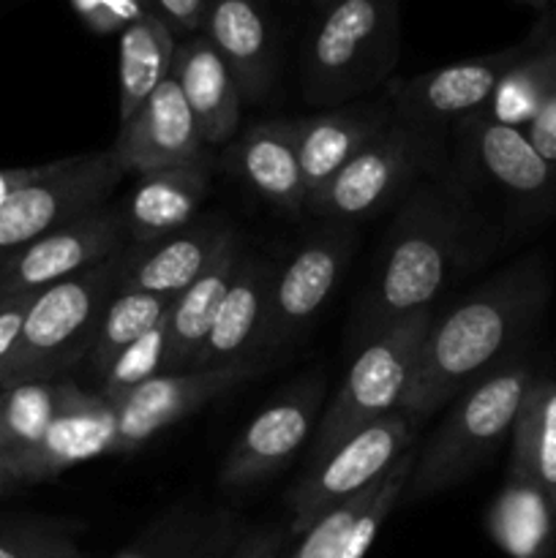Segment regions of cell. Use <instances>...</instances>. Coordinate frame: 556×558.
<instances>
[{
    "mask_svg": "<svg viewBox=\"0 0 556 558\" xmlns=\"http://www.w3.org/2000/svg\"><path fill=\"white\" fill-rule=\"evenodd\" d=\"M423 142L407 123H387L330 183L309 196L316 216L363 221L376 216L418 172Z\"/></svg>",
    "mask_w": 556,
    "mask_h": 558,
    "instance_id": "cell-10",
    "label": "cell"
},
{
    "mask_svg": "<svg viewBox=\"0 0 556 558\" xmlns=\"http://www.w3.org/2000/svg\"><path fill=\"white\" fill-rule=\"evenodd\" d=\"M238 82L245 104L270 96L278 69V41L267 0H210L202 27Z\"/></svg>",
    "mask_w": 556,
    "mask_h": 558,
    "instance_id": "cell-16",
    "label": "cell"
},
{
    "mask_svg": "<svg viewBox=\"0 0 556 558\" xmlns=\"http://www.w3.org/2000/svg\"><path fill=\"white\" fill-rule=\"evenodd\" d=\"M414 458H418V452L409 447V450L398 458L396 466L379 480L368 507H365V510L358 515V521L352 523V529H349L347 539H343L341 550H338L336 558H363L368 554L371 543H374L376 534H379L382 523L387 521L392 507L398 505V499H401L403 490H407V483L409 477H412V469H414Z\"/></svg>",
    "mask_w": 556,
    "mask_h": 558,
    "instance_id": "cell-33",
    "label": "cell"
},
{
    "mask_svg": "<svg viewBox=\"0 0 556 558\" xmlns=\"http://www.w3.org/2000/svg\"><path fill=\"white\" fill-rule=\"evenodd\" d=\"M463 142L469 158L507 194L529 202H545L556 194V167L540 156L523 129L478 112L463 118Z\"/></svg>",
    "mask_w": 556,
    "mask_h": 558,
    "instance_id": "cell-20",
    "label": "cell"
},
{
    "mask_svg": "<svg viewBox=\"0 0 556 558\" xmlns=\"http://www.w3.org/2000/svg\"><path fill=\"white\" fill-rule=\"evenodd\" d=\"M234 240L227 223H191L169 238L125 248L118 292H150L174 298L189 289Z\"/></svg>",
    "mask_w": 556,
    "mask_h": 558,
    "instance_id": "cell-18",
    "label": "cell"
},
{
    "mask_svg": "<svg viewBox=\"0 0 556 558\" xmlns=\"http://www.w3.org/2000/svg\"><path fill=\"white\" fill-rule=\"evenodd\" d=\"M256 368L259 365L238 363L221 365V368L172 371V374L147 379L145 385L129 392L112 398L107 396L114 407V420H118V439H114L112 456L140 450L158 430L169 428L185 414L196 412L207 401L232 390L234 385L249 379Z\"/></svg>",
    "mask_w": 556,
    "mask_h": 558,
    "instance_id": "cell-11",
    "label": "cell"
},
{
    "mask_svg": "<svg viewBox=\"0 0 556 558\" xmlns=\"http://www.w3.org/2000/svg\"><path fill=\"white\" fill-rule=\"evenodd\" d=\"M467 227L456 207L436 191H414L387 234L374 283L358 311L363 347L407 316L431 308L450 283L463 256Z\"/></svg>",
    "mask_w": 556,
    "mask_h": 558,
    "instance_id": "cell-2",
    "label": "cell"
},
{
    "mask_svg": "<svg viewBox=\"0 0 556 558\" xmlns=\"http://www.w3.org/2000/svg\"><path fill=\"white\" fill-rule=\"evenodd\" d=\"M387 123L390 112L379 104L330 109L311 118L289 120L309 196L330 183Z\"/></svg>",
    "mask_w": 556,
    "mask_h": 558,
    "instance_id": "cell-22",
    "label": "cell"
},
{
    "mask_svg": "<svg viewBox=\"0 0 556 558\" xmlns=\"http://www.w3.org/2000/svg\"><path fill=\"white\" fill-rule=\"evenodd\" d=\"M80 390L71 381H25L0 390V452L9 463L33 450Z\"/></svg>",
    "mask_w": 556,
    "mask_h": 558,
    "instance_id": "cell-30",
    "label": "cell"
},
{
    "mask_svg": "<svg viewBox=\"0 0 556 558\" xmlns=\"http://www.w3.org/2000/svg\"><path fill=\"white\" fill-rule=\"evenodd\" d=\"M76 14L96 33H123L131 22L153 14L142 0H71Z\"/></svg>",
    "mask_w": 556,
    "mask_h": 558,
    "instance_id": "cell-36",
    "label": "cell"
},
{
    "mask_svg": "<svg viewBox=\"0 0 556 558\" xmlns=\"http://www.w3.org/2000/svg\"><path fill=\"white\" fill-rule=\"evenodd\" d=\"M120 251L33 298L14 349L0 365V390L25 381H55L87 357L109 300L118 294Z\"/></svg>",
    "mask_w": 556,
    "mask_h": 558,
    "instance_id": "cell-5",
    "label": "cell"
},
{
    "mask_svg": "<svg viewBox=\"0 0 556 558\" xmlns=\"http://www.w3.org/2000/svg\"><path fill=\"white\" fill-rule=\"evenodd\" d=\"M309 3H314L316 5V9H325V5H330V3H336V0H309Z\"/></svg>",
    "mask_w": 556,
    "mask_h": 558,
    "instance_id": "cell-44",
    "label": "cell"
},
{
    "mask_svg": "<svg viewBox=\"0 0 556 558\" xmlns=\"http://www.w3.org/2000/svg\"><path fill=\"white\" fill-rule=\"evenodd\" d=\"M123 210L101 205L0 262V298L36 294L125 251Z\"/></svg>",
    "mask_w": 556,
    "mask_h": 558,
    "instance_id": "cell-9",
    "label": "cell"
},
{
    "mask_svg": "<svg viewBox=\"0 0 556 558\" xmlns=\"http://www.w3.org/2000/svg\"><path fill=\"white\" fill-rule=\"evenodd\" d=\"M485 532L510 558H551L556 543V507L527 474L507 469V480L485 512Z\"/></svg>",
    "mask_w": 556,
    "mask_h": 558,
    "instance_id": "cell-26",
    "label": "cell"
},
{
    "mask_svg": "<svg viewBox=\"0 0 556 558\" xmlns=\"http://www.w3.org/2000/svg\"><path fill=\"white\" fill-rule=\"evenodd\" d=\"M376 485L379 483H374L368 490H363L360 496L343 501L341 507H336V510H330L327 515H322L309 532L300 534L303 539H300V545L294 548V554L289 558H336L338 550H341L343 539H347L349 529H352V523L358 521L360 512L368 507Z\"/></svg>",
    "mask_w": 556,
    "mask_h": 558,
    "instance_id": "cell-35",
    "label": "cell"
},
{
    "mask_svg": "<svg viewBox=\"0 0 556 558\" xmlns=\"http://www.w3.org/2000/svg\"><path fill=\"white\" fill-rule=\"evenodd\" d=\"M232 174H238L254 194L287 213L309 205V185L300 169L289 120L256 123L234 142L223 156Z\"/></svg>",
    "mask_w": 556,
    "mask_h": 558,
    "instance_id": "cell-23",
    "label": "cell"
},
{
    "mask_svg": "<svg viewBox=\"0 0 556 558\" xmlns=\"http://www.w3.org/2000/svg\"><path fill=\"white\" fill-rule=\"evenodd\" d=\"M428 330L431 308H423L360 349L341 390L316 425L311 466L325 461L365 425L398 412Z\"/></svg>",
    "mask_w": 556,
    "mask_h": 558,
    "instance_id": "cell-6",
    "label": "cell"
},
{
    "mask_svg": "<svg viewBox=\"0 0 556 558\" xmlns=\"http://www.w3.org/2000/svg\"><path fill=\"white\" fill-rule=\"evenodd\" d=\"M240 537L238 518L229 512L174 510L114 558H229Z\"/></svg>",
    "mask_w": 556,
    "mask_h": 558,
    "instance_id": "cell-27",
    "label": "cell"
},
{
    "mask_svg": "<svg viewBox=\"0 0 556 558\" xmlns=\"http://www.w3.org/2000/svg\"><path fill=\"white\" fill-rule=\"evenodd\" d=\"M532 41L534 33L516 47L458 60V63L412 76V80L392 82L390 101L398 118L412 120V123H442V120L485 112L499 82L529 52Z\"/></svg>",
    "mask_w": 556,
    "mask_h": 558,
    "instance_id": "cell-13",
    "label": "cell"
},
{
    "mask_svg": "<svg viewBox=\"0 0 556 558\" xmlns=\"http://www.w3.org/2000/svg\"><path fill=\"white\" fill-rule=\"evenodd\" d=\"M210 0H153V11L167 22L174 38H189L202 33Z\"/></svg>",
    "mask_w": 556,
    "mask_h": 558,
    "instance_id": "cell-38",
    "label": "cell"
},
{
    "mask_svg": "<svg viewBox=\"0 0 556 558\" xmlns=\"http://www.w3.org/2000/svg\"><path fill=\"white\" fill-rule=\"evenodd\" d=\"M125 169L109 150L58 161L47 178L25 185L0 205V262L63 223L107 205Z\"/></svg>",
    "mask_w": 556,
    "mask_h": 558,
    "instance_id": "cell-7",
    "label": "cell"
},
{
    "mask_svg": "<svg viewBox=\"0 0 556 558\" xmlns=\"http://www.w3.org/2000/svg\"><path fill=\"white\" fill-rule=\"evenodd\" d=\"M352 254V238L341 229L314 234L276 272L267 300L259 349L276 352L300 336L327 303ZM256 349V352H259Z\"/></svg>",
    "mask_w": 556,
    "mask_h": 558,
    "instance_id": "cell-12",
    "label": "cell"
},
{
    "mask_svg": "<svg viewBox=\"0 0 556 558\" xmlns=\"http://www.w3.org/2000/svg\"><path fill=\"white\" fill-rule=\"evenodd\" d=\"M276 272L259 256H240L232 287L218 308L213 330L202 347L196 368L251 363L245 354L259 349L262 327L267 316V300Z\"/></svg>",
    "mask_w": 556,
    "mask_h": 558,
    "instance_id": "cell-24",
    "label": "cell"
},
{
    "mask_svg": "<svg viewBox=\"0 0 556 558\" xmlns=\"http://www.w3.org/2000/svg\"><path fill=\"white\" fill-rule=\"evenodd\" d=\"M178 298V294H174ZM174 298L167 294H150V292H118L109 300L107 311L98 325L96 341H93L90 352H87V365L93 374L104 379L114 360L134 347L136 341L147 336L153 327L161 325L169 316Z\"/></svg>",
    "mask_w": 556,
    "mask_h": 558,
    "instance_id": "cell-31",
    "label": "cell"
},
{
    "mask_svg": "<svg viewBox=\"0 0 556 558\" xmlns=\"http://www.w3.org/2000/svg\"><path fill=\"white\" fill-rule=\"evenodd\" d=\"M412 439L414 434L407 417L398 412L349 436L338 450L311 466L305 477L289 490V510H292L289 532H309L322 515L379 483L396 466L398 458L412 447Z\"/></svg>",
    "mask_w": 556,
    "mask_h": 558,
    "instance_id": "cell-8",
    "label": "cell"
},
{
    "mask_svg": "<svg viewBox=\"0 0 556 558\" xmlns=\"http://www.w3.org/2000/svg\"><path fill=\"white\" fill-rule=\"evenodd\" d=\"M76 526L49 518H11L0 523V558H87Z\"/></svg>",
    "mask_w": 556,
    "mask_h": 558,
    "instance_id": "cell-32",
    "label": "cell"
},
{
    "mask_svg": "<svg viewBox=\"0 0 556 558\" xmlns=\"http://www.w3.org/2000/svg\"><path fill=\"white\" fill-rule=\"evenodd\" d=\"M523 131H527L529 142L537 147L540 156L556 167V63L543 90V98L537 104V112H534V118L529 120Z\"/></svg>",
    "mask_w": 556,
    "mask_h": 558,
    "instance_id": "cell-37",
    "label": "cell"
},
{
    "mask_svg": "<svg viewBox=\"0 0 556 558\" xmlns=\"http://www.w3.org/2000/svg\"><path fill=\"white\" fill-rule=\"evenodd\" d=\"M58 167V161L52 163H38V167H11V169H0V205L9 199L11 194H16L25 185L36 183V180L47 178L52 169Z\"/></svg>",
    "mask_w": 556,
    "mask_h": 558,
    "instance_id": "cell-41",
    "label": "cell"
},
{
    "mask_svg": "<svg viewBox=\"0 0 556 558\" xmlns=\"http://www.w3.org/2000/svg\"><path fill=\"white\" fill-rule=\"evenodd\" d=\"M142 3H145V5H147V9H150V11H153V0H142ZM153 14H156V11H153Z\"/></svg>",
    "mask_w": 556,
    "mask_h": 558,
    "instance_id": "cell-46",
    "label": "cell"
},
{
    "mask_svg": "<svg viewBox=\"0 0 556 558\" xmlns=\"http://www.w3.org/2000/svg\"><path fill=\"white\" fill-rule=\"evenodd\" d=\"M534 371L521 360H507L456 398L439 428L414 458L403 496L428 499L463 483L512 434Z\"/></svg>",
    "mask_w": 556,
    "mask_h": 558,
    "instance_id": "cell-4",
    "label": "cell"
},
{
    "mask_svg": "<svg viewBox=\"0 0 556 558\" xmlns=\"http://www.w3.org/2000/svg\"><path fill=\"white\" fill-rule=\"evenodd\" d=\"M398 47V0H336L325 5L305 38V101L336 107L374 90L390 80Z\"/></svg>",
    "mask_w": 556,
    "mask_h": 558,
    "instance_id": "cell-3",
    "label": "cell"
},
{
    "mask_svg": "<svg viewBox=\"0 0 556 558\" xmlns=\"http://www.w3.org/2000/svg\"><path fill=\"white\" fill-rule=\"evenodd\" d=\"M14 488H20V480H16L14 469H11L9 458L0 452V499H3L5 494H11Z\"/></svg>",
    "mask_w": 556,
    "mask_h": 558,
    "instance_id": "cell-42",
    "label": "cell"
},
{
    "mask_svg": "<svg viewBox=\"0 0 556 558\" xmlns=\"http://www.w3.org/2000/svg\"><path fill=\"white\" fill-rule=\"evenodd\" d=\"M281 534L276 529H256L240 537L229 558H283Z\"/></svg>",
    "mask_w": 556,
    "mask_h": 558,
    "instance_id": "cell-40",
    "label": "cell"
},
{
    "mask_svg": "<svg viewBox=\"0 0 556 558\" xmlns=\"http://www.w3.org/2000/svg\"><path fill=\"white\" fill-rule=\"evenodd\" d=\"M118 439L114 407L101 392L76 390L55 417L44 439L27 456L11 463L20 485L58 477L65 469L98 456H112Z\"/></svg>",
    "mask_w": 556,
    "mask_h": 558,
    "instance_id": "cell-17",
    "label": "cell"
},
{
    "mask_svg": "<svg viewBox=\"0 0 556 558\" xmlns=\"http://www.w3.org/2000/svg\"><path fill=\"white\" fill-rule=\"evenodd\" d=\"M36 294H9V298H0V365L5 363V357L14 349Z\"/></svg>",
    "mask_w": 556,
    "mask_h": 558,
    "instance_id": "cell-39",
    "label": "cell"
},
{
    "mask_svg": "<svg viewBox=\"0 0 556 558\" xmlns=\"http://www.w3.org/2000/svg\"><path fill=\"white\" fill-rule=\"evenodd\" d=\"M551 558H556V543H554V554H551Z\"/></svg>",
    "mask_w": 556,
    "mask_h": 558,
    "instance_id": "cell-47",
    "label": "cell"
},
{
    "mask_svg": "<svg viewBox=\"0 0 556 558\" xmlns=\"http://www.w3.org/2000/svg\"><path fill=\"white\" fill-rule=\"evenodd\" d=\"M172 76L191 107L205 147L227 142L238 129L243 98L232 71L205 33L180 38L174 47Z\"/></svg>",
    "mask_w": 556,
    "mask_h": 558,
    "instance_id": "cell-21",
    "label": "cell"
},
{
    "mask_svg": "<svg viewBox=\"0 0 556 558\" xmlns=\"http://www.w3.org/2000/svg\"><path fill=\"white\" fill-rule=\"evenodd\" d=\"M548 294L551 281L543 256H523L469 294L439 325H431L407 396L398 407L409 428L439 412L491 374L494 365L507 363L505 354L532 330Z\"/></svg>",
    "mask_w": 556,
    "mask_h": 558,
    "instance_id": "cell-1",
    "label": "cell"
},
{
    "mask_svg": "<svg viewBox=\"0 0 556 558\" xmlns=\"http://www.w3.org/2000/svg\"><path fill=\"white\" fill-rule=\"evenodd\" d=\"M322 398L325 381L305 379L303 385L292 387L287 396L262 409L223 458V488H251L281 469L316 434Z\"/></svg>",
    "mask_w": 556,
    "mask_h": 558,
    "instance_id": "cell-14",
    "label": "cell"
},
{
    "mask_svg": "<svg viewBox=\"0 0 556 558\" xmlns=\"http://www.w3.org/2000/svg\"><path fill=\"white\" fill-rule=\"evenodd\" d=\"M167 319L114 360L112 368L101 379V396H120V392L145 385L147 379L167 374V368H164V363H167Z\"/></svg>",
    "mask_w": 556,
    "mask_h": 558,
    "instance_id": "cell-34",
    "label": "cell"
},
{
    "mask_svg": "<svg viewBox=\"0 0 556 558\" xmlns=\"http://www.w3.org/2000/svg\"><path fill=\"white\" fill-rule=\"evenodd\" d=\"M521 3L532 5V9H537V11H548V9H551V3H554V0H521Z\"/></svg>",
    "mask_w": 556,
    "mask_h": 558,
    "instance_id": "cell-43",
    "label": "cell"
},
{
    "mask_svg": "<svg viewBox=\"0 0 556 558\" xmlns=\"http://www.w3.org/2000/svg\"><path fill=\"white\" fill-rule=\"evenodd\" d=\"M510 469L527 474L556 507V379L534 376L512 428Z\"/></svg>",
    "mask_w": 556,
    "mask_h": 558,
    "instance_id": "cell-29",
    "label": "cell"
},
{
    "mask_svg": "<svg viewBox=\"0 0 556 558\" xmlns=\"http://www.w3.org/2000/svg\"><path fill=\"white\" fill-rule=\"evenodd\" d=\"M545 14H548L551 22H554V25H556V0H554V3H551V9L545 11Z\"/></svg>",
    "mask_w": 556,
    "mask_h": 558,
    "instance_id": "cell-45",
    "label": "cell"
},
{
    "mask_svg": "<svg viewBox=\"0 0 556 558\" xmlns=\"http://www.w3.org/2000/svg\"><path fill=\"white\" fill-rule=\"evenodd\" d=\"M240 256L243 254H240L238 238L229 240L216 262L174 298L167 319V363H164L167 374L196 368V360L210 336L218 308L232 287Z\"/></svg>",
    "mask_w": 556,
    "mask_h": 558,
    "instance_id": "cell-25",
    "label": "cell"
},
{
    "mask_svg": "<svg viewBox=\"0 0 556 558\" xmlns=\"http://www.w3.org/2000/svg\"><path fill=\"white\" fill-rule=\"evenodd\" d=\"M112 153L125 172L147 174L207 156L183 90L169 74L150 98L120 123Z\"/></svg>",
    "mask_w": 556,
    "mask_h": 558,
    "instance_id": "cell-15",
    "label": "cell"
},
{
    "mask_svg": "<svg viewBox=\"0 0 556 558\" xmlns=\"http://www.w3.org/2000/svg\"><path fill=\"white\" fill-rule=\"evenodd\" d=\"M178 38L158 14H145L120 33V123L131 118L172 74Z\"/></svg>",
    "mask_w": 556,
    "mask_h": 558,
    "instance_id": "cell-28",
    "label": "cell"
},
{
    "mask_svg": "<svg viewBox=\"0 0 556 558\" xmlns=\"http://www.w3.org/2000/svg\"><path fill=\"white\" fill-rule=\"evenodd\" d=\"M210 189V156L178 167L140 174L129 199L123 202L125 232L134 245L156 243L191 227Z\"/></svg>",
    "mask_w": 556,
    "mask_h": 558,
    "instance_id": "cell-19",
    "label": "cell"
}]
</instances>
